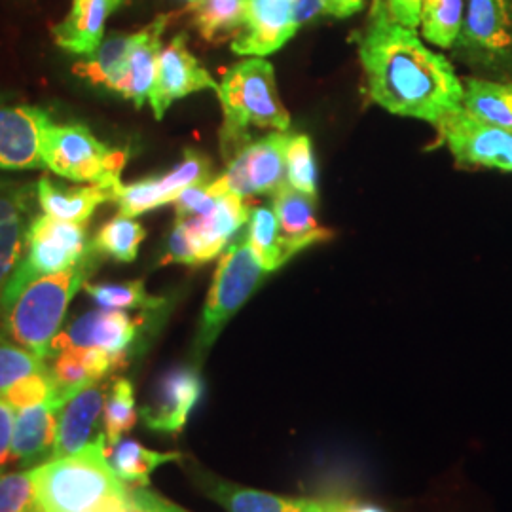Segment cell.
<instances>
[{"label":"cell","instance_id":"cell-48","mask_svg":"<svg viewBox=\"0 0 512 512\" xmlns=\"http://www.w3.org/2000/svg\"><path fill=\"white\" fill-rule=\"evenodd\" d=\"M88 512H137V509L133 507V503L129 505H112V507H99V509H93Z\"/></svg>","mask_w":512,"mask_h":512},{"label":"cell","instance_id":"cell-36","mask_svg":"<svg viewBox=\"0 0 512 512\" xmlns=\"http://www.w3.org/2000/svg\"><path fill=\"white\" fill-rule=\"evenodd\" d=\"M46 368V359H40L35 353L19 348L18 344L6 340L0 334V395L21 378Z\"/></svg>","mask_w":512,"mask_h":512},{"label":"cell","instance_id":"cell-27","mask_svg":"<svg viewBox=\"0 0 512 512\" xmlns=\"http://www.w3.org/2000/svg\"><path fill=\"white\" fill-rule=\"evenodd\" d=\"M131 40L133 33H110L93 54L74 65L73 73L93 86H103L105 90L118 93L128 67Z\"/></svg>","mask_w":512,"mask_h":512},{"label":"cell","instance_id":"cell-29","mask_svg":"<svg viewBox=\"0 0 512 512\" xmlns=\"http://www.w3.org/2000/svg\"><path fill=\"white\" fill-rule=\"evenodd\" d=\"M247 228V243L256 256V260L262 264V268L272 274L279 270L283 264H287L293 255L289 253L285 241L281 238L279 224L275 217L274 209L260 205L251 209Z\"/></svg>","mask_w":512,"mask_h":512},{"label":"cell","instance_id":"cell-19","mask_svg":"<svg viewBox=\"0 0 512 512\" xmlns=\"http://www.w3.org/2000/svg\"><path fill=\"white\" fill-rule=\"evenodd\" d=\"M173 14H162L148 23L145 29L133 33L131 48H129L128 67L124 80L118 88V95L131 101L137 109H143L148 103V95L154 86L158 61L162 54V37Z\"/></svg>","mask_w":512,"mask_h":512},{"label":"cell","instance_id":"cell-35","mask_svg":"<svg viewBox=\"0 0 512 512\" xmlns=\"http://www.w3.org/2000/svg\"><path fill=\"white\" fill-rule=\"evenodd\" d=\"M287 184L317 198V167L308 135H291L285 150Z\"/></svg>","mask_w":512,"mask_h":512},{"label":"cell","instance_id":"cell-9","mask_svg":"<svg viewBox=\"0 0 512 512\" xmlns=\"http://www.w3.org/2000/svg\"><path fill=\"white\" fill-rule=\"evenodd\" d=\"M287 131L268 133L239 152L228 162L226 171L209 183L215 196H274L287 184L285 150L289 143Z\"/></svg>","mask_w":512,"mask_h":512},{"label":"cell","instance_id":"cell-50","mask_svg":"<svg viewBox=\"0 0 512 512\" xmlns=\"http://www.w3.org/2000/svg\"><path fill=\"white\" fill-rule=\"evenodd\" d=\"M196 2H198V0H188V4H196Z\"/></svg>","mask_w":512,"mask_h":512},{"label":"cell","instance_id":"cell-31","mask_svg":"<svg viewBox=\"0 0 512 512\" xmlns=\"http://www.w3.org/2000/svg\"><path fill=\"white\" fill-rule=\"evenodd\" d=\"M192 6L194 25L207 42H217L243 31L245 0H198Z\"/></svg>","mask_w":512,"mask_h":512},{"label":"cell","instance_id":"cell-11","mask_svg":"<svg viewBox=\"0 0 512 512\" xmlns=\"http://www.w3.org/2000/svg\"><path fill=\"white\" fill-rule=\"evenodd\" d=\"M154 311H143L141 317H131L124 310L88 311L74 319L57 336L50 346V357L69 348H99L128 363L131 353L143 334L148 330V315Z\"/></svg>","mask_w":512,"mask_h":512},{"label":"cell","instance_id":"cell-1","mask_svg":"<svg viewBox=\"0 0 512 512\" xmlns=\"http://www.w3.org/2000/svg\"><path fill=\"white\" fill-rule=\"evenodd\" d=\"M353 42L366 92L378 107L435 128L463 109V80L450 59L429 50L414 29L389 18L385 0H372L368 21Z\"/></svg>","mask_w":512,"mask_h":512},{"label":"cell","instance_id":"cell-3","mask_svg":"<svg viewBox=\"0 0 512 512\" xmlns=\"http://www.w3.org/2000/svg\"><path fill=\"white\" fill-rule=\"evenodd\" d=\"M217 95L222 107L220 152L226 164L253 143V129L291 128V114L281 101L274 65L262 57L232 65L222 74Z\"/></svg>","mask_w":512,"mask_h":512},{"label":"cell","instance_id":"cell-4","mask_svg":"<svg viewBox=\"0 0 512 512\" xmlns=\"http://www.w3.org/2000/svg\"><path fill=\"white\" fill-rule=\"evenodd\" d=\"M97 255L92 247L90 255L73 268L31 281L2 313L4 334L19 348L48 361L50 346L61 330L74 294L88 283L97 268Z\"/></svg>","mask_w":512,"mask_h":512},{"label":"cell","instance_id":"cell-40","mask_svg":"<svg viewBox=\"0 0 512 512\" xmlns=\"http://www.w3.org/2000/svg\"><path fill=\"white\" fill-rule=\"evenodd\" d=\"M37 196V188L8 184L0 186V224L29 220L33 207V198Z\"/></svg>","mask_w":512,"mask_h":512},{"label":"cell","instance_id":"cell-38","mask_svg":"<svg viewBox=\"0 0 512 512\" xmlns=\"http://www.w3.org/2000/svg\"><path fill=\"white\" fill-rule=\"evenodd\" d=\"M2 397L14 410L46 403V401H57L55 399V384L54 378L50 374V366L46 370L29 374V376L18 380L16 384L10 385L2 393Z\"/></svg>","mask_w":512,"mask_h":512},{"label":"cell","instance_id":"cell-46","mask_svg":"<svg viewBox=\"0 0 512 512\" xmlns=\"http://www.w3.org/2000/svg\"><path fill=\"white\" fill-rule=\"evenodd\" d=\"M365 0H325V16L332 18H351L353 14L361 12Z\"/></svg>","mask_w":512,"mask_h":512},{"label":"cell","instance_id":"cell-24","mask_svg":"<svg viewBox=\"0 0 512 512\" xmlns=\"http://www.w3.org/2000/svg\"><path fill=\"white\" fill-rule=\"evenodd\" d=\"M63 406L65 404L57 401H46L18 410L12 439V459L40 465L42 459L48 456L52 458L59 412Z\"/></svg>","mask_w":512,"mask_h":512},{"label":"cell","instance_id":"cell-30","mask_svg":"<svg viewBox=\"0 0 512 512\" xmlns=\"http://www.w3.org/2000/svg\"><path fill=\"white\" fill-rule=\"evenodd\" d=\"M465 18V0H423L421 37L442 50H452Z\"/></svg>","mask_w":512,"mask_h":512},{"label":"cell","instance_id":"cell-32","mask_svg":"<svg viewBox=\"0 0 512 512\" xmlns=\"http://www.w3.org/2000/svg\"><path fill=\"white\" fill-rule=\"evenodd\" d=\"M147 238V230L139 220L126 215H116L99 228L92 239L95 253L109 256L118 262H133L139 255V247Z\"/></svg>","mask_w":512,"mask_h":512},{"label":"cell","instance_id":"cell-5","mask_svg":"<svg viewBox=\"0 0 512 512\" xmlns=\"http://www.w3.org/2000/svg\"><path fill=\"white\" fill-rule=\"evenodd\" d=\"M128 158V150L110 148L82 124L52 122L42 141L44 167L74 183L99 184L114 190L122 183Z\"/></svg>","mask_w":512,"mask_h":512},{"label":"cell","instance_id":"cell-51","mask_svg":"<svg viewBox=\"0 0 512 512\" xmlns=\"http://www.w3.org/2000/svg\"><path fill=\"white\" fill-rule=\"evenodd\" d=\"M346 512H348V511H346Z\"/></svg>","mask_w":512,"mask_h":512},{"label":"cell","instance_id":"cell-23","mask_svg":"<svg viewBox=\"0 0 512 512\" xmlns=\"http://www.w3.org/2000/svg\"><path fill=\"white\" fill-rule=\"evenodd\" d=\"M107 397L109 391L97 384L78 391L65 403L59 412L52 458L73 456L92 442L93 433L105 410Z\"/></svg>","mask_w":512,"mask_h":512},{"label":"cell","instance_id":"cell-45","mask_svg":"<svg viewBox=\"0 0 512 512\" xmlns=\"http://www.w3.org/2000/svg\"><path fill=\"white\" fill-rule=\"evenodd\" d=\"M14 408L0 395V469L12 459V439H14Z\"/></svg>","mask_w":512,"mask_h":512},{"label":"cell","instance_id":"cell-47","mask_svg":"<svg viewBox=\"0 0 512 512\" xmlns=\"http://www.w3.org/2000/svg\"><path fill=\"white\" fill-rule=\"evenodd\" d=\"M294 10L298 23H310L325 14V0H294Z\"/></svg>","mask_w":512,"mask_h":512},{"label":"cell","instance_id":"cell-20","mask_svg":"<svg viewBox=\"0 0 512 512\" xmlns=\"http://www.w3.org/2000/svg\"><path fill=\"white\" fill-rule=\"evenodd\" d=\"M126 363L99 348H69L59 351L50 366L54 378L55 399L67 403L78 391L97 385Z\"/></svg>","mask_w":512,"mask_h":512},{"label":"cell","instance_id":"cell-21","mask_svg":"<svg viewBox=\"0 0 512 512\" xmlns=\"http://www.w3.org/2000/svg\"><path fill=\"white\" fill-rule=\"evenodd\" d=\"M124 0H73L67 18L52 27L54 42L67 54L88 57L105 38L107 19Z\"/></svg>","mask_w":512,"mask_h":512},{"label":"cell","instance_id":"cell-14","mask_svg":"<svg viewBox=\"0 0 512 512\" xmlns=\"http://www.w3.org/2000/svg\"><path fill=\"white\" fill-rule=\"evenodd\" d=\"M202 393L200 366H175L156 382L150 401L139 410V418L156 433L181 435Z\"/></svg>","mask_w":512,"mask_h":512},{"label":"cell","instance_id":"cell-22","mask_svg":"<svg viewBox=\"0 0 512 512\" xmlns=\"http://www.w3.org/2000/svg\"><path fill=\"white\" fill-rule=\"evenodd\" d=\"M272 209L277 217L281 238L293 256L315 243L332 238V232L317 222V198L289 184L272 196Z\"/></svg>","mask_w":512,"mask_h":512},{"label":"cell","instance_id":"cell-15","mask_svg":"<svg viewBox=\"0 0 512 512\" xmlns=\"http://www.w3.org/2000/svg\"><path fill=\"white\" fill-rule=\"evenodd\" d=\"M205 90H219V82L205 71L202 63L188 48V37L181 33L162 48L158 73L148 95L156 120H162L169 107L186 95Z\"/></svg>","mask_w":512,"mask_h":512},{"label":"cell","instance_id":"cell-37","mask_svg":"<svg viewBox=\"0 0 512 512\" xmlns=\"http://www.w3.org/2000/svg\"><path fill=\"white\" fill-rule=\"evenodd\" d=\"M0 512H40L33 469L0 475Z\"/></svg>","mask_w":512,"mask_h":512},{"label":"cell","instance_id":"cell-33","mask_svg":"<svg viewBox=\"0 0 512 512\" xmlns=\"http://www.w3.org/2000/svg\"><path fill=\"white\" fill-rule=\"evenodd\" d=\"M82 289L99 308L105 310L158 311L165 306V298L148 294L143 281L86 283Z\"/></svg>","mask_w":512,"mask_h":512},{"label":"cell","instance_id":"cell-39","mask_svg":"<svg viewBox=\"0 0 512 512\" xmlns=\"http://www.w3.org/2000/svg\"><path fill=\"white\" fill-rule=\"evenodd\" d=\"M29 222L31 220L0 224V293L27 253Z\"/></svg>","mask_w":512,"mask_h":512},{"label":"cell","instance_id":"cell-18","mask_svg":"<svg viewBox=\"0 0 512 512\" xmlns=\"http://www.w3.org/2000/svg\"><path fill=\"white\" fill-rule=\"evenodd\" d=\"M249 217L251 209L243 196L224 194L207 213L184 220L196 262L205 264L222 255Z\"/></svg>","mask_w":512,"mask_h":512},{"label":"cell","instance_id":"cell-12","mask_svg":"<svg viewBox=\"0 0 512 512\" xmlns=\"http://www.w3.org/2000/svg\"><path fill=\"white\" fill-rule=\"evenodd\" d=\"M209 181H213L209 158L194 148H186L183 160L164 177L118 184L112 190V202L116 203L120 215L137 219L139 215L175 202L188 186Z\"/></svg>","mask_w":512,"mask_h":512},{"label":"cell","instance_id":"cell-41","mask_svg":"<svg viewBox=\"0 0 512 512\" xmlns=\"http://www.w3.org/2000/svg\"><path fill=\"white\" fill-rule=\"evenodd\" d=\"M211 183V181H209ZM209 183L194 184V186H188L184 192H181V196L171 203L173 209H175V215L177 219L186 220L192 219V217H198L207 213L219 196H215L209 188Z\"/></svg>","mask_w":512,"mask_h":512},{"label":"cell","instance_id":"cell-49","mask_svg":"<svg viewBox=\"0 0 512 512\" xmlns=\"http://www.w3.org/2000/svg\"><path fill=\"white\" fill-rule=\"evenodd\" d=\"M348 512H384L382 509H376V507H357V505H353Z\"/></svg>","mask_w":512,"mask_h":512},{"label":"cell","instance_id":"cell-2","mask_svg":"<svg viewBox=\"0 0 512 512\" xmlns=\"http://www.w3.org/2000/svg\"><path fill=\"white\" fill-rule=\"evenodd\" d=\"M40 512H88L129 505V486L114 473L105 433L65 458H52L33 469Z\"/></svg>","mask_w":512,"mask_h":512},{"label":"cell","instance_id":"cell-6","mask_svg":"<svg viewBox=\"0 0 512 512\" xmlns=\"http://www.w3.org/2000/svg\"><path fill=\"white\" fill-rule=\"evenodd\" d=\"M90 251L92 241L88 239L86 226L55 219L46 213L35 217L29 222L27 253L0 293V315L16 302L31 281L73 268Z\"/></svg>","mask_w":512,"mask_h":512},{"label":"cell","instance_id":"cell-7","mask_svg":"<svg viewBox=\"0 0 512 512\" xmlns=\"http://www.w3.org/2000/svg\"><path fill=\"white\" fill-rule=\"evenodd\" d=\"M266 275L268 272L256 260L247 238L238 239L226 247L220 256L194 340L196 365L200 366L207 351L217 342L220 332L262 285Z\"/></svg>","mask_w":512,"mask_h":512},{"label":"cell","instance_id":"cell-44","mask_svg":"<svg viewBox=\"0 0 512 512\" xmlns=\"http://www.w3.org/2000/svg\"><path fill=\"white\" fill-rule=\"evenodd\" d=\"M423 0H385L389 18L408 29H418L421 19Z\"/></svg>","mask_w":512,"mask_h":512},{"label":"cell","instance_id":"cell-34","mask_svg":"<svg viewBox=\"0 0 512 512\" xmlns=\"http://www.w3.org/2000/svg\"><path fill=\"white\" fill-rule=\"evenodd\" d=\"M139 420V412L135 408V389L128 378H118L110 387L107 404L103 410V423H105V437L109 450L116 446L124 435L135 427Z\"/></svg>","mask_w":512,"mask_h":512},{"label":"cell","instance_id":"cell-25","mask_svg":"<svg viewBox=\"0 0 512 512\" xmlns=\"http://www.w3.org/2000/svg\"><path fill=\"white\" fill-rule=\"evenodd\" d=\"M37 200L46 215L86 226L99 205L112 202V190L99 184L65 186L42 177L37 183Z\"/></svg>","mask_w":512,"mask_h":512},{"label":"cell","instance_id":"cell-26","mask_svg":"<svg viewBox=\"0 0 512 512\" xmlns=\"http://www.w3.org/2000/svg\"><path fill=\"white\" fill-rule=\"evenodd\" d=\"M463 110L488 126L512 133V82L484 76L465 78Z\"/></svg>","mask_w":512,"mask_h":512},{"label":"cell","instance_id":"cell-42","mask_svg":"<svg viewBox=\"0 0 512 512\" xmlns=\"http://www.w3.org/2000/svg\"><path fill=\"white\" fill-rule=\"evenodd\" d=\"M162 264H186V266H198L196 256L192 251V243L188 238L186 222L177 219L165 247V255L162 258Z\"/></svg>","mask_w":512,"mask_h":512},{"label":"cell","instance_id":"cell-17","mask_svg":"<svg viewBox=\"0 0 512 512\" xmlns=\"http://www.w3.org/2000/svg\"><path fill=\"white\" fill-rule=\"evenodd\" d=\"M298 29L294 0H245V25L232 50L247 57L275 54Z\"/></svg>","mask_w":512,"mask_h":512},{"label":"cell","instance_id":"cell-10","mask_svg":"<svg viewBox=\"0 0 512 512\" xmlns=\"http://www.w3.org/2000/svg\"><path fill=\"white\" fill-rule=\"evenodd\" d=\"M184 469L203 495L228 512H346L353 507L342 499L289 497L245 488L207 471L194 459L184 463Z\"/></svg>","mask_w":512,"mask_h":512},{"label":"cell","instance_id":"cell-13","mask_svg":"<svg viewBox=\"0 0 512 512\" xmlns=\"http://www.w3.org/2000/svg\"><path fill=\"white\" fill-rule=\"evenodd\" d=\"M437 129L459 164L512 173L511 131L488 126L463 109L446 116Z\"/></svg>","mask_w":512,"mask_h":512},{"label":"cell","instance_id":"cell-16","mask_svg":"<svg viewBox=\"0 0 512 512\" xmlns=\"http://www.w3.org/2000/svg\"><path fill=\"white\" fill-rule=\"evenodd\" d=\"M52 122L46 110L0 95V169H42V141Z\"/></svg>","mask_w":512,"mask_h":512},{"label":"cell","instance_id":"cell-28","mask_svg":"<svg viewBox=\"0 0 512 512\" xmlns=\"http://www.w3.org/2000/svg\"><path fill=\"white\" fill-rule=\"evenodd\" d=\"M109 461L114 473L126 484L148 488L152 473L171 461H184L181 452H154L135 440L122 439L109 450Z\"/></svg>","mask_w":512,"mask_h":512},{"label":"cell","instance_id":"cell-43","mask_svg":"<svg viewBox=\"0 0 512 512\" xmlns=\"http://www.w3.org/2000/svg\"><path fill=\"white\" fill-rule=\"evenodd\" d=\"M129 497L137 512H188L148 488H129Z\"/></svg>","mask_w":512,"mask_h":512},{"label":"cell","instance_id":"cell-8","mask_svg":"<svg viewBox=\"0 0 512 512\" xmlns=\"http://www.w3.org/2000/svg\"><path fill=\"white\" fill-rule=\"evenodd\" d=\"M452 52L484 78L512 82V0H465Z\"/></svg>","mask_w":512,"mask_h":512}]
</instances>
